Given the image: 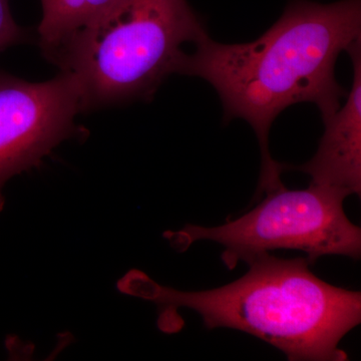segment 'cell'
Returning a JSON list of instances; mask_svg holds the SVG:
<instances>
[{"label":"cell","instance_id":"6da1fadb","mask_svg":"<svg viewBox=\"0 0 361 361\" xmlns=\"http://www.w3.org/2000/svg\"><path fill=\"white\" fill-rule=\"evenodd\" d=\"M358 40L361 0H293L254 42L220 44L208 35L185 54L178 73L207 80L219 94L224 122L242 118L257 135L262 161L256 198L284 185V164L269 151L275 118L299 103L316 104L322 118L334 114L348 94L336 80L337 59Z\"/></svg>","mask_w":361,"mask_h":361},{"label":"cell","instance_id":"7a4b0ae2","mask_svg":"<svg viewBox=\"0 0 361 361\" xmlns=\"http://www.w3.org/2000/svg\"><path fill=\"white\" fill-rule=\"evenodd\" d=\"M248 272L232 283L204 291L161 286L142 271L130 270L116 288L156 303L161 331H179L185 307L198 313L206 329L226 327L262 339L289 361H344L339 342L361 322L360 292L326 283L306 257L249 256Z\"/></svg>","mask_w":361,"mask_h":361},{"label":"cell","instance_id":"3957f363","mask_svg":"<svg viewBox=\"0 0 361 361\" xmlns=\"http://www.w3.org/2000/svg\"><path fill=\"white\" fill-rule=\"evenodd\" d=\"M208 37L187 0H116L56 61L77 80L82 111L149 99L179 73L182 47Z\"/></svg>","mask_w":361,"mask_h":361},{"label":"cell","instance_id":"277c9868","mask_svg":"<svg viewBox=\"0 0 361 361\" xmlns=\"http://www.w3.org/2000/svg\"><path fill=\"white\" fill-rule=\"evenodd\" d=\"M344 200L316 185L293 191L284 186L266 194L238 219L213 228L186 225L179 231L164 233V238L178 252L200 240L219 243L225 247L221 258L229 270L249 256L276 249L302 251L310 264L327 255L358 260L361 230L346 217Z\"/></svg>","mask_w":361,"mask_h":361},{"label":"cell","instance_id":"5b68a950","mask_svg":"<svg viewBox=\"0 0 361 361\" xmlns=\"http://www.w3.org/2000/svg\"><path fill=\"white\" fill-rule=\"evenodd\" d=\"M82 111L80 87L66 71L42 82L0 73V212L7 180L75 137V118Z\"/></svg>","mask_w":361,"mask_h":361},{"label":"cell","instance_id":"8992f818","mask_svg":"<svg viewBox=\"0 0 361 361\" xmlns=\"http://www.w3.org/2000/svg\"><path fill=\"white\" fill-rule=\"evenodd\" d=\"M346 51L353 61V80L345 103L322 118L324 134L310 161L300 166L284 164V170L305 173L310 184L345 199L361 192V40Z\"/></svg>","mask_w":361,"mask_h":361},{"label":"cell","instance_id":"52a82bcc","mask_svg":"<svg viewBox=\"0 0 361 361\" xmlns=\"http://www.w3.org/2000/svg\"><path fill=\"white\" fill-rule=\"evenodd\" d=\"M116 0H42L39 44L56 61L71 40L97 20Z\"/></svg>","mask_w":361,"mask_h":361},{"label":"cell","instance_id":"ba28073f","mask_svg":"<svg viewBox=\"0 0 361 361\" xmlns=\"http://www.w3.org/2000/svg\"><path fill=\"white\" fill-rule=\"evenodd\" d=\"M25 39V33L13 20L8 0H0V52Z\"/></svg>","mask_w":361,"mask_h":361}]
</instances>
